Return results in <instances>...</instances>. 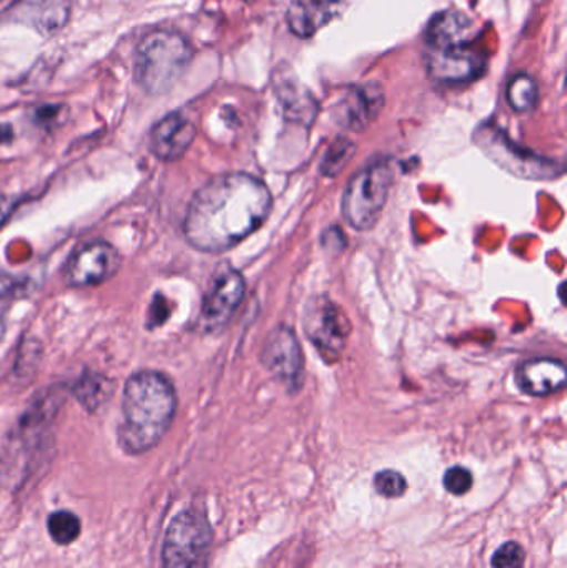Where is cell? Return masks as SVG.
I'll return each instance as SVG.
<instances>
[{"label": "cell", "instance_id": "obj_1", "mask_svg": "<svg viewBox=\"0 0 567 568\" xmlns=\"http://www.w3.org/2000/svg\"><path fill=\"white\" fill-rule=\"evenodd\" d=\"M272 203L269 186L256 176L243 172L215 176L190 200L183 235L199 252H229L263 225Z\"/></svg>", "mask_w": 567, "mask_h": 568}, {"label": "cell", "instance_id": "obj_2", "mask_svg": "<svg viewBox=\"0 0 567 568\" xmlns=\"http://www.w3.org/2000/svg\"><path fill=\"white\" fill-rule=\"evenodd\" d=\"M175 410V387L165 374L149 369L132 374L123 387L120 447L132 456L153 449L172 426Z\"/></svg>", "mask_w": 567, "mask_h": 568}, {"label": "cell", "instance_id": "obj_3", "mask_svg": "<svg viewBox=\"0 0 567 568\" xmlns=\"http://www.w3.org/2000/svg\"><path fill=\"white\" fill-rule=\"evenodd\" d=\"M192 55V47L182 36L155 30L136 47L133 75L146 92H166L185 72Z\"/></svg>", "mask_w": 567, "mask_h": 568}, {"label": "cell", "instance_id": "obj_4", "mask_svg": "<svg viewBox=\"0 0 567 568\" xmlns=\"http://www.w3.org/2000/svg\"><path fill=\"white\" fill-rule=\"evenodd\" d=\"M393 183L395 169L385 159L369 163L353 175L342 200L346 223L358 232L372 230L382 216Z\"/></svg>", "mask_w": 567, "mask_h": 568}, {"label": "cell", "instance_id": "obj_5", "mask_svg": "<svg viewBox=\"0 0 567 568\" xmlns=\"http://www.w3.org/2000/svg\"><path fill=\"white\" fill-rule=\"evenodd\" d=\"M303 329L310 343L328 364L338 363L348 343L352 324L342 307L330 297L315 296L303 311Z\"/></svg>", "mask_w": 567, "mask_h": 568}, {"label": "cell", "instance_id": "obj_6", "mask_svg": "<svg viewBox=\"0 0 567 568\" xmlns=\"http://www.w3.org/2000/svg\"><path fill=\"white\" fill-rule=\"evenodd\" d=\"M209 523L196 510L179 514L166 530L162 550L163 568H200L210 546Z\"/></svg>", "mask_w": 567, "mask_h": 568}, {"label": "cell", "instance_id": "obj_7", "mask_svg": "<svg viewBox=\"0 0 567 568\" xmlns=\"http://www.w3.org/2000/svg\"><path fill=\"white\" fill-rule=\"evenodd\" d=\"M245 290V280H243L242 273L230 268V266L220 268L203 297L199 326L205 333L222 329L242 304Z\"/></svg>", "mask_w": 567, "mask_h": 568}, {"label": "cell", "instance_id": "obj_8", "mask_svg": "<svg viewBox=\"0 0 567 568\" xmlns=\"http://www.w3.org/2000/svg\"><path fill=\"white\" fill-rule=\"evenodd\" d=\"M262 364L288 389L302 387L305 359L292 327L279 326L269 334L262 349Z\"/></svg>", "mask_w": 567, "mask_h": 568}, {"label": "cell", "instance_id": "obj_9", "mask_svg": "<svg viewBox=\"0 0 567 568\" xmlns=\"http://www.w3.org/2000/svg\"><path fill=\"white\" fill-rule=\"evenodd\" d=\"M478 142L486 155L492 156L499 166L508 170L513 175L528 180H549L561 173L556 162L526 153V150L516 149L503 133L486 132L483 136L478 135Z\"/></svg>", "mask_w": 567, "mask_h": 568}, {"label": "cell", "instance_id": "obj_10", "mask_svg": "<svg viewBox=\"0 0 567 568\" xmlns=\"http://www.w3.org/2000/svg\"><path fill=\"white\" fill-rule=\"evenodd\" d=\"M120 265L122 256L115 246L105 242L89 243L70 258L65 282L73 287L97 286L112 278Z\"/></svg>", "mask_w": 567, "mask_h": 568}, {"label": "cell", "instance_id": "obj_11", "mask_svg": "<svg viewBox=\"0 0 567 568\" xmlns=\"http://www.w3.org/2000/svg\"><path fill=\"white\" fill-rule=\"evenodd\" d=\"M429 75L438 82L465 83L485 72L486 60L469 47L463 49H432L426 55Z\"/></svg>", "mask_w": 567, "mask_h": 568}, {"label": "cell", "instance_id": "obj_12", "mask_svg": "<svg viewBox=\"0 0 567 568\" xmlns=\"http://www.w3.org/2000/svg\"><path fill=\"white\" fill-rule=\"evenodd\" d=\"M196 129L182 113H170L150 133V149L156 159L173 162L185 155L195 140Z\"/></svg>", "mask_w": 567, "mask_h": 568}, {"label": "cell", "instance_id": "obj_13", "mask_svg": "<svg viewBox=\"0 0 567 568\" xmlns=\"http://www.w3.org/2000/svg\"><path fill=\"white\" fill-rule=\"evenodd\" d=\"M566 366L551 357H535L525 361L516 369V384L523 393L533 397H545L558 393L566 386Z\"/></svg>", "mask_w": 567, "mask_h": 568}, {"label": "cell", "instance_id": "obj_14", "mask_svg": "<svg viewBox=\"0 0 567 568\" xmlns=\"http://www.w3.org/2000/svg\"><path fill=\"white\" fill-rule=\"evenodd\" d=\"M9 13L16 22L42 33H53L69 20L70 0H19Z\"/></svg>", "mask_w": 567, "mask_h": 568}, {"label": "cell", "instance_id": "obj_15", "mask_svg": "<svg viewBox=\"0 0 567 568\" xmlns=\"http://www.w3.org/2000/svg\"><path fill=\"white\" fill-rule=\"evenodd\" d=\"M342 12L340 0H295L286 12L290 30L302 39H310L328 26Z\"/></svg>", "mask_w": 567, "mask_h": 568}, {"label": "cell", "instance_id": "obj_16", "mask_svg": "<svg viewBox=\"0 0 567 568\" xmlns=\"http://www.w3.org/2000/svg\"><path fill=\"white\" fill-rule=\"evenodd\" d=\"M383 109V92L378 87H358L352 90L338 105V122L353 132H362Z\"/></svg>", "mask_w": 567, "mask_h": 568}, {"label": "cell", "instance_id": "obj_17", "mask_svg": "<svg viewBox=\"0 0 567 568\" xmlns=\"http://www.w3.org/2000/svg\"><path fill=\"white\" fill-rule=\"evenodd\" d=\"M476 26L462 12H442L429 23L426 39L436 50L463 49L475 39Z\"/></svg>", "mask_w": 567, "mask_h": 568}, {"label": "cell", "instance_id": "obj_18", "mask_svg": "<svg viewBox=\"0 0 567 568\" xmlns=\"http://www.w3.org/2000/svg\"><path fill=\"white\" fill-rule=\"evenodd\" d=\"M113 390H115V383L110 377L87 371L73 383L72 396L89 413H95L113 396Z\"/></svg>", "mask_w": 567, "mask_h": 568}, {"label": "cell", "instance_id": "obj_19", "mask_svg": "<svg viewBox=\"0 0 567 568\" xmlns=\"http://www.w3.org/2000/svg\"><path fill=\"white\" fill-rule=\"evenodd\" d=\"M279 95L290 119L300 120V122H303V120L312 122L315 119L316 103L313 102L308 90H303L298 83L285 80L279 87Z\"/></svg>", "mask_w": 567, "mask_h": 568}, {"label": "cell", "instance_id": "obj_20", "mask_svg": "<svg viewBox=\"0 0 567 568\" xmlns=\"http://www.w3.org/2000/svg\"><path fill=\"white\" fill-rule=\"evenodd\" d=\"M509 106L515 112L528 113L535 109L538 103V83L531 75L526 73H518L509 80L508 90H506Z\"/></svg>", "mask_w": 567, "mask_h": 568}, {"label": "cell", "instance_id": "obj_21", "mask_svg": "<svg viewBox=\"0 0 567 568\" xmlns=\"http://www.w3.org/2000/svg\"><path fill=\"white\" fill-rule=\"evenodd\" d=\"M47 526H49V534L53 542L59 546H69L80 536V520L67 510L52 514Z\"/></svg>", "mask_w": 567, "mask_h": 568}, {"label": "cell", "instance_id": "obj_22", "mask_svg": "<svg viewBox=\"0 0 567 568\" xmlns=\"http://www.w3.org/2000/svg\"><path fill=\"white\" fill-rule=\"evenodd\" d=\"M353 153H355V146H353L352 142H348L346 139L336 140V142L330 146L328 152H326L325 159H323V175L335 179L336 175H340V173L345 170L346 163L350 162Z\"/></svg>", "mask_w": 567, "mask_h": 568}, {"label": "cell", "instance_id": "obj_23", "mask_svg": "<svg viewBox=\"0 0 567 568\" xmlns=\"http://www.w3.org/2000/svg\"><path fill=\"white\" fill-rule=\"evenodd\" d=\"M375 489L378 490L383 497L396 499V497H402L403 494L406 493L408 483H406L405 477L396 473V470H382V473L376 474Z\"/></svg>", "mask_w": 567, "mask_h": 568}, {"label": "cell", "instance_id": "obj_24", "mask_svg": "<svg viewBox=\"0 0 567 568\" xmlns=\"http://www.w3.org/2000/svg\"><path fill=\"white\" fill-rule=\"evenodd\" d=\"M526 554L519 544L506 542L493 556V568H525Z\"/></svg>", "mask_w": 567, "mask_h": 568}, {"label": "cell", "instance_id": "obj_25", "mask_svg": "<svg viewBox=\"0 0 567 568\" xmlns=\"http://www.w3.org/2000/svg\"><path fill=\"white\" fill-rule=\"evenodd\" d=\"M473 483H475L473 474L462 466L452 467V469L446 470L445 479H443L445 489L453 494V496H465V494L472 490Z\"/></svg>", "mask_w": 567, "mask_h": 568}, {"label": "cell", "instance_id": "obj_26", "mask_svg": "<svg viewBox=\"0 0 567 568\" xmlns=\"http://www.w3.org/2000/svg\"><path fill=\"white\" fill-rule=\"evenodd\" d=\"M169 316L170 306L169 303H166L165 296H163V294H156V296L153 297L152 306H150L146 327L160 326V324H163L169 320Z\"/></svg>", "mask_w": 567, "mask_h": 568}, {"label": "cell", "instance_id": "obj_27", "mask_svg": "<svg viewBox=\"0 0 567 568\" xmlns=\"http://www.w3.org/2000/svg\"><path fill=\"white\" fill-rule=\"evenodd\" d=\"M17 205H19V200L16 196L2 195L0 193V229L9 222L12 213L16 212Z\"/></svg>", "mask_w": 567, "mask_h": 568}, {"label": "cell", "instance_id": "obj_28", "mask_svg": "<svg viewBox=\"0 0 567 568\" xmlns=\"http://www.w3.org/2000/svg\"><path fill=\"white\" fill-rule=\"evenodd\" d=\"M19 286H22V284H17L16 280L9 278V276H0V296L12 293Z\"/></svg>", "mask_w": 567, "mask_h": 568}, {"label": "cell", "instance_id": "obj_29", "mask_svg": "<svg viewBox=\"0 0 567 568\" xmlns=\"http://www.w3.org/2000/svg\"><path fill=\"white\" fill-rule=\"evenodd\" d=\"M3 331H6V324H3L2 316H0V337L3 336Z\"/></svg>", "mask_w": 567, "mask_h": 568}, {"label": "cell", "instance_id": "obj_30", "mask_svg": "<svg viewBox=\"0 0 567 568\" xmlns=\"http://www.w3.org/2000/svg\"><path fill=\"white\" fill-rule=\"evenodd\" d=\"M246 2H253V0H246Z\"/></svg>", "mask_w": 567, "mask_h": 568}]
</instances>
